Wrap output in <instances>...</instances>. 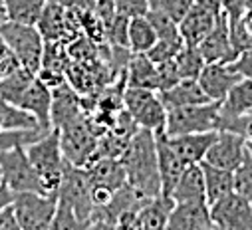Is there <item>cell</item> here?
<instances>
[{
    "label": "cell",
    "instance_id": "6da1fadb",
    "mask_svg": "<svg viewBox=\"0 0 252 230\" xmlns=\"http://www.w3.org/2000/svg\"><path fill=\"white\" fill-rule=\"evenodd\" d=\"M119 161L125 169L127 185L141 199H155L161 195V175L153 131L139 127V131L125 147Z\"/></svg>",
    "mask_w": 252,
    "mask_h": 230
},
{
    "label": "cell",
    "instance_id": "7a4b0ae2",
    "mask_svg": "<svg viewBox=\"0 0 252 230\" xmlns=\"http://www.w3.org/2000/svg\"><path fill=\"white\" fill-rule=\"evenodd\" d=\"M26 153L44 191L58 193L62 179H64V169H66V159H64V153H62V143H60V131L52 129L42 139L30 143L26 147Z\"/></svg>",
    "mask_w": 252,
    "mask_h": 230
},
{
    "label": "cell",
    "instance_id": "3957f363",
    "mask_svg": "<svg viewBox=\"0 0 252 230\" xmlns=\"http://www.w3.org/2000/svg\"><path fill=\"white\" fill-rule=\"evenodd\" d=\"M219 121H220V101L177 107L167 111L165 133L169 137H177L187 133L219 131Z\"/></svg>",
    "mask_w": 252,
    "mask_h": 230
},
{
    "label": "cell",
    "instance_id": "277c9868",
    "mask_svg": "<svg viewBox=\"0 0 252 230\" xmlns=\"http://www.w3.org/2000/svg\"><path fill=\"white\" fill-rule=\"evenodd\" d=\"M0 36L10 46V50L18 58L20 66L38 76V72L42 68L44 48H46V42L38 30V26H28V24L8 20L0 28Z\"/></svg>",
    "mask_w": 252,
    "mask_h": 230
},
{
    "label": "cell",
    "instance_id": "5b68a950",
    "mask_svg": "<svg viewBox=\"0 0 252 230\" xmlns=\"http://www.w3.org/2000/svg\"><path fill=\"white\" fill-rule=\"evenodd\" d=\"M58 131L64 159L76 167H86L92 161L99 141V133H94V119L82 113Z\"/></svg>",
    "mask_w": 252,
    "mask_h": 230
},
{
    "label": "cell",
    "instance_id": "8992f818",
    "mask_svg": "<svg viewBox=\"0 0 252 230\" xmlns=\"http://www.w3.org/2000/svg\"><path fill=\"white\" fill-rule=\"evenodd\" d=\"M123 107L135 119V123L143 129L157 133H165L167 125V109L153 89L143 87H125L123 91Z\"/></svg>",
    "mask_w": 252,
    "mask_h": 230
},
{
    "label": "cell",
    "instance_id": "52a82bcc",
    "mask_svg": "<svg viewBox=\"0 0 252 230\" xmlns=\"http://www.w3.org/2000/svg\"><path fill=\"white\" fill-rule=\"evenodd\" d=\"M12 208L22 230H50L58 210V193H18Z\"/></svg>",
    "mask_w": 252,
    "mask_h": 230
},
{
    "label": "cell",
    "instance_id": "ba28073f",
    "mask_svg": "<svg viewBox=\"0 0 252 230\" xmlns=\"http://www.w3.org/2000/svg\"><path fill=\"white\" fill-rule=\"evenodd\" d=\"M0 167H2V183L14 193H42L46 195L36 171L28 159L26 147H14L0 153Z\"/></svg>",
    "mask_w": 252,
    "mask_h": 230
},
{
    "label": "cell",
    "instance_id": "9c48e42d",
    "mask_svg": "<svg viewBox=\"0 0 252 230\" xmlns=\"http://www.w3.org/2000/svg\"><path fill=\"white\" fill-rule=\"evenodd\" d=\"M58 201L70 204L82 220L90 218L95 204L92 197V181L86 167H76L66 161L64 179H62V185L58 191Z\"/></svg>",
    "mask_w": 252,
    "mask_h": 230
},
{
    "label": "cell",
    "instance_id": "30bf717a",
    "mask_svg": "<svg viewBox=\"0 0 252 230\" xmlns=\"http://www.w3.org/2000/svg\"><path fill=\"white\" fill-rule=\"evenodd\" d=\"M36 26H38L44 42H64V40L74 42V40H78L76 36L82 30L78 14L66 6L54 2V0H46L44 12Z\"/></svg>",
    "mask_w": 252,
    "mask_h": 230
},
{
    "label": "cell",
    "instance_id": "8fae6325",
    "mask_svg": "<svg viewBox=\"0 0 252 230\" xmlns=\"http://www.w3.org/2000/svg\"><path fill=\"white\" fill-rule=\"evenodd\" d=\"M246 149H248V141L244 135L234 133V131H226V129H219L213 145L207 151L205 163L219 167V169L236 171L244 159Z\"/></svg>",
    "mask_w": 252,
    "mask_h": 230
},
{
    "label": "cell",
    "instance_id": "7c38bea8",
    "mask_svg": "<svg viewBox=\"0 0 252 230\" xmlns=\"http://www.w3.org/2000/svg\"><path fill=\"white\" fill-rule=\"evenodd\" d=\"M211 208V220L219 230H252V206L238 193H230L217 201Z\"/></svg>",
    "mask_w": 252,
    "mask_h": 230
},
{
    "label": "cell",
    "instance_id": "4fadbf2b",
    "mask_svg": "<svg viewBox=\"0 0 252 230\" xmlns=\"http://www.w3.org/2000/svg\"><path fill=\"white\" fill-rule=\"evenodd\" d=\"M199 52L203 54L207 64H232L238 54L232 48L230 42V32H228V18L224 12L217 16V22L209 36L197 46Z\"/></svg>",
    "mask_w": 252,
    "mask_h": 230
},
{
    "label": "cell",
    "instance_id": "5bb4252c",
    "mask_svg": "<svg viewBox=\"0 0 252 230\" xmlns=\"http://www.w3.org/2000/svg\"><path fill=\"white\" fill-rule=\"evenodd\" d=\"M155 145H157V161H159V175H161V195L171 197L187 165L181 161V157L173 149L167 133H157Z\"/></svg>",
    "mask_w": 252,
    "mask_h": 230
},
{
    "label": "cell",
    "instance_id": "9a60e30c",
    "mask_svg": "<svg viewBox=\"0 0 252 230\" xmlns=\"http://www.w3.org/2000/svg\"><path fill=\"white\" fill-rule=\"evenodd\" d=\"M240 80L242 76L232 64H207L199 76V84L211 101H222Z\"/></svg>",
    "mask_w": 252,
    "mask_h": 230
},
{
    "label": "cell",
    "instance_id": "2e32d148",
    "mask_svg": "<svg viewBox=\"0 0 252 230\" xmlns=\"http://www.w3.org/2000/svg\"><path fill=\"white\" fill-rule=\"evenodd\" d=\"M219 14L213 12L211 8L203 6V4L193 2V6L189 8V12L179 22V32H181L183 42L187 46H199L209 36V32L213 30Z\"/></svg>",
    "mask_w": 252,
    "mask_h": 230
},
{
    "label": "cell",
    "instance_id": "e0dca14e",
    "mask_svg": "<svg viewBox=\"0 0 252 230\" xmlns=\"http://www.w3.org/2000/svg\"><path fill=\"white\" fill-rule=\"evenodd\" d=\"M86 171L94 189H105L109 193H115L127 183L121 161L113 157H94L86 165Z\"/></svg>",
    "mask_w": 252,
    "mask_h": 230
},
{
    "label": "cell",
    "instance_id": "ac0fdd59",
    "mask_svg": "<svg viewBox=\"0 0 252 230\" xmlns=\"http://www.w3.org/2000/svg\"><path fill=\"white\" fill-rule=\"evenodd\" d=\"M52 99H54L52 89L36 76V80L24 91V95L20 97L16 107L32 113L36 117V121L40 123V127L52 129Z\"/></svg>",
    "mask_w": 252,
    "mask_h": 230
},
{
    "label": "cell",
    "instance_id": "d6986e66",
    "mask_svg": "<svg viewBox=\"0 0 252 230\" xmlns=\"http://www.w3.org/2000/svg\"><path fill=\"white\" fill-rule=\"evenodd\" d=\"M171 199L175 204H209L207 202V189H205V175H203V167L199 165H189L179 183L175 185Z\"/></svg>",
    "mask_w": 252,
    "mask_h": 230
},
{
    "label": "cell",
    "instance_id": "ffe728a7",
    "mask_svg": "<svg viewBox=\"0 0 252 230\" xmlns=\"http://www.w3.org/2000/svg\"><path fill=\"white\" fill-rule=\"evenodd\" d=\"M215 137H217V131H209V133L177 135V137H169V141H171L173 149L177 151V155L181 157V161L189 167V165H199L205 161L207 151L213 145Z\"/></svg>",
    "mask_w": 252,
    "mask_h": 230
},
{
    "label": "cell",
    "instance_id": "44dd1931",
    "mask_svg": "<svg viewBox=\"0 0 252 230\" xmlns=\"http://www.w3.org/2000/svg\"><path fill=\"white\" fill-rule=\"evenodd\" d=\"M165 109H177V107H187V105H201V103H209V95L203 91L199 80H181L177 86L157 91Z\"/></svg>",
    "mask_w": 252,
    "mask_h": 230
},
{
    "label": "cell",
    "instance_id": "7402d4cb",
    "mask_svg": "<svg viewBox=\"0 0 252 230\" xmlns=\"http://www.w3.org/2000/svg\"><path fill=\"white\" fill-rule=\"evenodd\" d=\"M125 78H127V87H143V89L159 91L157 64L147 54H131L127 68H125Z\"/></svg>",
    "mask_w": 252,
    "mask_h": 230
},
{
    "label": "cell",
    "instance_id": "603a6c76",
    "mask_svg": "<svg viewBox=\"0 0 252 230\" xmlns=\"http://www.w3.org/2000/svg\"><path fill=\"white\" fill-rule=\"evenodd\" d=\"M207 224H213L209 204L187 202V204H175L165 230H199Z\"/></svg>",
    "mask_w": 252,
    "mask_h": 230
},
{
    "label": "cell",
    "instance_id": "cb8c5ba5",
    "mask_svg": "<svg viewBox=\"0 0 252 230\" xmlns=\"http://www.w3.org/2000/svg\"><path fill=\"white\" fill-rule=\"evenodd\" d=\"M203 175H205V189H207V202L209 206L220 201L222 197L234 193V171L219 169L209 163H201Z\"/></svg>",
    "mask_w": 252,
    "mask_h": 230
},
{
    "label": "cell",
    "instance_id": "d4e9b609",
    "mask_svg": "<svg viewBox=\"0 0 252 230\" xmlns=\"http://www.w3.org/2000/svg\"><path fill=\"white\" fill-rule=\"evenodd\" d=\"M252 113V80L242 78L220 101V117H242Z\"/></svg>",
    "mask_w": 252,
    "mask_h": 230
},
{
    "label": "cell",
    "instance_id": "484cf974",
    "mask_svg": "<svg viewBox=\"0 0 252 230\" xmlns=\"http://www.w3.org/2000/svg\"><path fill=\"white\" fill-rule=\"evenodd\" d=\"M173 208H175V201L171 197L159 195L155 199H149L139 208L141 228L143 230H165Z\"/></svg>",
    "mask_w": 252,
    "mask_h": 230
},
{
    "label": "cell",
    "instance_id": "4316f807",
    "mask_svg": "<svg viewBox=\"0 0 252 230\" xmlns=\"http://www.w3.org/2000/svg\"><path fill=\"white\" fill-rule=\"evenodd\" d=\"M40 123L32 113L4 101L0 97V133L4 131H18V129H36Z\"/></svg>",
    "mask_w": 252,
    "mask_h": 230
},
{
    "label": "cell",
    "instance_id": "83f0119b",
    "mask_svg": "<svg viewBox=\"0 0 252 230\" xmlns=\"http://www.w3.org/2000/svg\"><path fill=\"white\" fill-rule=\"evenodd\" d=\"M157 42V34L147 16L129 18V50L133 54H147Z\"/></svg>",
    "mask_w": 252,
    "mask_h": 230
},
{
    "label": "cell",
    "instance_id": "f1b7e54d",
    "mask_svg": "<svg viewBox=\"0 0 252 230\" xmlns=\"http://www.w3.org/2000/svg\"><path fill=\"white\" fill-rule=\"evenodd\" d=\"M4 2L8 10V20L28 26L38 24L46 6V0H4Z\"/></svg>",
    "mask_w": 252,
    "mask_h": 230
},
{
    "label": "cell",
    "instance_id": "f546056e",
    "mask_svg": "<svg viewBox=\"0 0 252 230\" xmlns=\"http://www.w3.org/2000/svg\"><path fill=\"white\" fill-rule=\"evenodd\" d=\"M175 64L179 68L181 80H199L203 68L207 66L203 54L199 52L197 46H183V50L177 54Z\"/></svg>",
    "mask_w": 252,
    "mask_h": 230
},
{
    "label": "cell",
    "instance_id": "4dcf8cb0",
    "mask_svg": "<svg viewBox=\"0 0 252 230\" xmlns=\"http://www.w3.org/2000/svg\"><path fill=\"white\" fill-rule=\"evenodd\" d=\"M52 129H44V127H36V129H18V131H4L0 133V153H4L8 149L14 147H28L30 143L42 139L46 133H50Z\"/></svg>",
    "mask_w": 252,
    "mask_h": 230
},
{
    "label": "cell",
    "instance_id": "1f68e13d",
    "mask_svg": "<svg viewBox=\"0 0 252 230\" xmlns=\"http://www.w3.org/2000/svg\"><path fill=\"white\" fill-rule=\"evenodd\" d=\"M234 193L246 199L252 206V147L248 145L242 163L234 171Z\"/></svg>",
    "mask_w": 252,
    "mask_h": 230
},
{
    "label": "cell",
    "instance_id": "d6a6232c",
    "mask_svg": "<svg viewBox=\"0 0 252 230\" xmlns=\"http://www.w3.org/2000/svg\"><path fill=\"white\" fill-rule=\"evenodd\" d=\"M145 16H147L149 22L153 24L155 34H157V40H169V42L183 40V38H181V32H179V22H175V20H173L171 16H167L165 12L149 10Z\"/></svg>",
    "mask_w": 252,
    "mask_h": 230
},
{
    "label": "cell",
    "instance_id": "836d02e7",
    "mask_svg": "<svg viewBox=\"0 0 252 230\" xmlns=\"http://www.w3.org/2000/svg\"><path fill=\"white\" fill-rule=\"evenodd\" d=\"M50 230H86V220H82L70 204L58 201V210L50 224Z\"/></svg>",
    "mask_w": 252,
    "mask_h": 230
},
{
    "label": "cell",
    "instance_id": "e575fe53",
    "mask_svg": "<svg viewBox=\"0 0 252 230\" xmlns=\"http://www.w3.org/2000/svg\"><path fill=\"white\" fill-rule=\"evenodd\" d=\"M195 0H149V10H159L171 16L175 22H181Z\"/></svg>",
    "mask_w": 252,
    "mask_h": 230
},
{
    "label": "cell",
    "instance_id": "d590c367",
    "mask_svg": "<svg viewBox=\"0 0 252 230\" xmlns=\"http://www.w3.org/2000/svg\"><path fill=\"white\" fill-rule=\"evenodd\" d=\"M228 18V16H226ZM228 32H230V42H232V48L236 50V54L240 56L242 52L246 50H252V34L248 32L246 24L242 18H236V20H228Z\"/></svg>",
    "mask_w": 252,
    "mask_h": 230
},
{
    "label": "cell",
    "instance_id": "8d00e7d4",
    "mask_svg": "<svg viewBox=\"0 0 252 230\" xmlns=\"http://www.w3.org/2000/svg\"><path fill=\"white\" fill-rule=\"evenodd\" d=\"M185 42L183 40H175V42H169V40H157L155 46L147 52V56L155 64H163V62H169V60H175L177 54L183 50Z\"/></svg>",
    "mask_w": 252,
    "mask_h": 230
},
{
    "label": "cell",
    "instance_id": "74e56055",
    "mask_svg": "<svg viewBox=\"0 0 252 230\" xmlns=\"http://www.w3.org/2000/svg\"><path fill=\"white\" fill-rule=\"evenodd\" d=\"M18 68H20L18 58L14 56L10 46L4 42V38L0 36V82H2L4 78H8L12 72H16Z\"/></svg>",
    "mask_w": 252,
    "mask_h": 230
},
{
    "label": "cell",
    "instance_id": "f35d334b",
    "mask_svg": "<svg viewBox=\"0 0 252 230\" xmlns=\"http://www.w3.org/2000/svg\"><path fill=\"white\" fill-rule=\"evenodd\" d=\"M157 76H159V91L169 89V87H173L181 82V74H179V68H177L175 60L157 64Z\"/></svg>",
    "mask_w": 252,
    "mask_h": 230
},
{
    "label": "cell",
    "instance_id": "ab89813d",
    "mask_svg": "<svg viewBox=\"0 0 252 230\" xmlns=\"http://www.w3.org/2000/svg\"><path fill=\"white\" fill-rule=\"evenodd\" d=\"M115 8L127 18L145 16L149 12V0H115Z\"/></svg>",
    "mask_w": 252,
    "mask_h": 230
},
{
    "label": "cell",
    "instance_id": "60d3db41",
    "mask_svg": "<svg viewBox=\"0 0 252 230\" xmlns=\"http://www.w3.org/2000/svg\"><path fill=\"white\" fill-rule=\"evenodd\" d=\"M113 230H143V228H141V220H139V208L123 210V212L117 216Z\"/></svg>",
    "mask_w": 252,
    "mask_h": 230
},
{
    "label": "cell",
    "instance_id": "b9f144b4",
    "mask_svg": "<svg viewBox=\"0 0 252 230\" xmlns=\"http://www.w3.org/2000/svg\"><path fill=\"white\" fill-rule=\"evenodd\" d=\"M246 2L248 0H220V6H222V12L228 16V20H236L244 16Z\"/></svg>",
    "mask_w": 252,
    "mask_h": 230
},
{
    "label": "cell",
    "instance_id": "7bdbcfd3",
    "mask_svg": "<svg viewBox=\"0 0 252 230\" xmlns=\"http://www.w3.org/2000/svg\"><path fill=\"white\" fill-rule=\"evenodd\" d=\"M232 68L246 80H252V50L242 52L236 60L232 62Z\"/></svg>",
    "mask_w": 252,
    "mask_h": 230
},
{
    "label": "cell",
    "instance_id": "ee69618b",
    "mask_svg": "<svg viewBox=\"0 0 252 230\" xmlns=\"http://www.w3.org/2000/svg\"><path fill=\"white\" fill-rule=\"evenodd\" d=\"M0 230H22L18 218H16V212L10 206H6L2 212H0Z\"/></svg>",
    "mask_w": 252,
    "mask_h": 230
},
{
    "label": "cell",
    "instance_id": "f6af8a7d",
    "mask_svg": "<svg viewBox=\"0 0 252 230\" xmlns=\"http://www.w3.org/2000/svg\"><path fill=\"white\" fill-rule=\"evenodd\" d=\"M14 193L6 187V185H2V187H0V212H2L6 206H10L12 202H14Z\"/></svg>",
    "mask_w": 252,
    "mask_h": 230
},
{
    "label": "cell",
    "instance_id": "bcb514c9",
    "mask_svg": "<svg viewBox=\"0 0 252 230\" xmlns=\"http://www.w3.org/2000/svg\"><path fill=\"white\" fill-rule=\"evenodd\" d=\"M197 4H203V6H207V8H211L213 12H222V6H220V0H195Z\"/></svg>",
    "mask_w": 252,
    "mask_h": 230
},
{
    "label": "cell",
    "instance_id": "7dc6e473",
    "mask_svg": "<svg viewBox=\"0 0 252 230\" xmlns=\"http://www.w3.org/2000/svg\"><path fill=\"white\" fill-rule=\"evenodd\" d=\"M244 137H246L248 145H252V113L248 115V119H246V125H244Z\"/></svg>",
    "mask_w": 252,
    "mask_h": 230
},
{
    "label": "cell",
    "instance_id": "c3c4849f",
    "mask_svg": "<svg viewBox=\"0 0 252 230\" xmlns=\"http://www.w3.org/2000/svg\"><path fill=\"white\" fill-rule=\"evenodd\" d=\"M8 22V10H6V2L4 0H0V28Z\"/></svg>",
    "mask_w": 252,
    "mask_h": 230
},
{
    "label": "cell",
    "instance_id": "681fc988",
    "mask_svg": "<svg viewBox=\"0 0 252 230\" xmlns=\"http://www.w3.org/2000/svg\"><path fill=\"white\" fill-rule=\"evenodd\" d=\"M242 20H244V24H246V28H248V32L252 34V8H248V10L244 12V16H242Z\"/></svg>",
    "mask_w": 252,
    "mask_h": 230
},
{
    "label": "cell",
    "instance_id": "f907efd6",
    "mask_svg": "<svg viewBox=\"0 0 252 230\" xmlns=\"http://www.w3.org/2000/svg\"><path fill=\"white\" fill-rule=\"evenodd\" d=\"M199 230H219L215 224H207V226H203V228H199Z\"/></svg>",
    "mask_w": 252,
    "mask_h": 230
},
{
    "label": "cell",
    "instance_id": "816d5d0a",
    "mask_svg": "<svg viewBox=\"0 0 252 230\" xmlns=\"http://www.w3.org/2000/svg\"><path fill=\"white\" fill-rule=\"evenodd\" d=\"M4 183H2V167H0V187H2Z\"/></svg>",
    "mask_w": 252,
    "mask_h": 230
},
{
    "label": "cell",
    "instance_id": "f5cc1de1",
    "mask_svg": "<svg viewBox=\"0 0 252 230\" xmlns=\"http://www.w3.org/2000/svg\"><path fill=\"white\" fill-rule=\"evenodd\" d=\"M248 8H252V0H248V2H246V10Z\"/></svg>",
    "mask_w": 252,
    "mask_h": 230
},
{
    "label": "cell",
    "instance_id": "db71d44e",
    "mask_svg": "<svg viewBox=\"0 0 252 230\" xmlns=\"http://www.w3.org/2000/svg\"><path fill=\"white\" fill-rule=\"evenodd\" d=\"M230 230H240V228H230Z\"/></svg>",
    "mask_w": 252,
    "mask_h": 230
},
{
    "label": "cell",
    "instance_id": "11a10c76",
    "mask_svg": "<svg viewBox=\"0 0 252 230\" xmlns=\"http://www.w3.org/2000/svg\"><path fill=\"white\" fill-rule=\"evenodd\" d=\"M250 147H252V145H250Z\"/></svg>",
    "mask_w": 252,
    "mask_h": 230
}]
</instances>
